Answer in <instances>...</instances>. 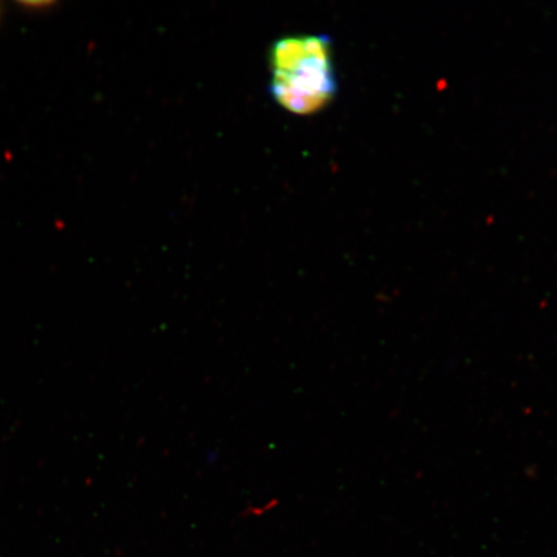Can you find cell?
Wrapping results in <instances>:
<instances>
[{
	"instance_id": "6da1fadb",
	"label": "cell",
	"mask_w": 557,
	"mask_h": 557,
	"mask_svg": "<svg viewBox=\"0 0 557 557\" xmlns=\"http://www.w3.org/2000/svg\"><path fill=\"white\" fill-rule=\"evenodd\" d=\"M270 94L292 114H315L337 94L332 44L326 35H297L270 47Z\"/></svg>"
},
{
	"instance_id": "7a4b0ae2",
	"label": "cell",
	"mask_w": 557,
	"mask_h": 557,
	"mask_svg": "<svg viewBox=\"0 0 557 557\" xmlns=\"http://www.w3.org/2000/svg\"><path fill=\"white\" fill-rule=\"evenodd\" d=\"M2 13H3L2 5H0V21H2Z\"/></svg>"
}]
</instances>
